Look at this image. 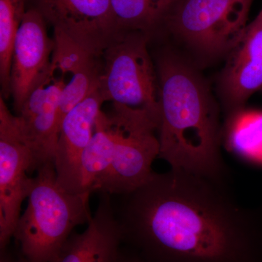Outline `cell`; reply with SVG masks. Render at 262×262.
I'll return each mask as SVG.
<instances>
[{
	"label": "cell",
	"instance_id": "6da1fadb",
	"mask_svg": "<svg viewBox=\"0 0 262 262\" xmlns=\"http://www.w3.org/2000/svg\"><path fill=\"white\" fill-rule=\"evenodd\" d=\"M230 184L153 171L114 208L122 246L148 262H262V204H243Z\"/></svg>",
	"mask_w": 262,
	"mask_h": 262
},
{
	"label": "cell",
	"instance_id": "7a4b0ae2",
	"mask_svg": "<svg viewBox=\"0 0 262 262\" xmlns=\"http://www.w3.org/2000/svg\"><path fill=\"white\" fill-rule=\"evenodd\" d=\"M159 83L158 158L170 168L231 182L222 154L220 108L196 65L172 50L156 58Z\"/></svg>",
	"mask_w": 262,
	"mask_h": 262
},
{
	"label": "cell",
	"instance_id": "3957f363",
	"mask_svg": "<svg viewBox=\"0 0 262 262\" xmlns=\"http://www.w3.org/2000/svg\"><path fill=\"white\" fill-rule=\"evenodd\" d=\"M91 193H74L58 182L53 162L33 177L28 205L13 238L23 262H52L77 226L88 224Z\"/></svg>",
	"mask_w": 262,
	"mask_h": 262
},
{
	"label": "cell",
	"instance_id": "277c9868",
	"mask_svg": "<svg viewBox=\"0 0 262 262\" xmlns=\"http://www.w3.org/2000/svg\"><path fill=\"white\" fill-rule=\"evenodd\" d=\"M253 0H179L165 28L200 59L227 56L248 25Z\"/></svg>",
	"mask_w": 262,
	"mask_h": 262
},
{
	"label": "cell",
	"instance_id": "5b68a950",
	"mask_svg": "<svg viewBox=\"0 0 262 262\" xmlns=\"http://www.w3.org/2000/svg\"><path fill=\"white\" fill-rule=\"evenodd\" d=\"M149 34L122 32L101 55L98 91L103 101L152 114L160 119L159 83L150 56Z\"/></svg>",
	"mask_w": 262,
	"mask_h": 262
},
{
	"label": "cell",
	"instance_id": "8992f818",
	"mask_svg": "<svg viewBox=\"0 0 262 262\" xmlns=\"http://www.w3.org/2000/svg\"><path fill=\"white\" fill-rule=\"evenodd\" d=\"M114 124L115 143L111 165L95 192L123 195L149 179L159 156V117L113 103L108 110Z\"/></svg>",
	"mask_w": 262,
	"mask_h": 262
},
{
	"label": "cell",
	"instance_id": "52a82bcc",
	"mask_svg": "<svg viewBox=\"0 0 262 262\" xmlns=\"http://www.w3.org/2000/svg\"><path fill=\"white\" fill-rule=\"evenodd\" d=\"M35 172L32 151L24 139L16 115L0 95V250L8 247L28 198Z\"/></svg>",
	"mask_w": 262,
	"mask_h": 262
},
{
	"label": "cell",
	"instance_id": "ba28073f",
	"mask_svg": "<svg viewBox=\"0 0 262 262\" xmlns=\"http://www.w3.org/2000/svg\"><path fill=\"white\" fill-rule=\"evenodd\" d=\"M46 23L93 54L103 51L120 34L110 0H36Z\"/></svg>",
	"mask_w": 262,
	"mask_h": 262
},
{
	"label": "cell",
	"instance_id": "9c48e42d",
	"mask_svg": "<svg viewBox=\"0 0 262 262\" xmlns=\"http://www.w3.org/2000/svg\"><path fill=\"white\" fill-rule=\"evenodd\" d=\"M54 49L48 37L46 21L36 8L27 10L13 44L10 91L15 113L51 71Z\"/></svg>",
	"mask_w": 262,
	"mask_h": 262
},
{
	"label": "cell",
	"instance_id": "30bf717a",
	"mask_svg": "<svg viewBox=\"0 0 262 262\" xmlns=\"http://www.w3.org/2000/svg\"><path fill=\"white\" fill-rule=\"evenodd\" d=\"M217 89L225 118L244 108L250 97L262 91V8L226 56Z\"/></svg>",
	"mask_w": 262,
	"mask_h": 262
},
{
	"label": "cell",
	"instance_id": "8fae6325",
	"mask_svg": "<svg viewBox=\"0 0 262 262\" xmlns=\"http://www.w3.org/2000/svg\"><path fill=\"white\" fill-rule=\"evenodd\" d=\"M67 80L51 67L49 75L29 95L17 113L19 127L32 150L35 172L53 162L59 134V103Z\"/></svg>",
	"mask_w": 262,
	"mask_h": 262
},
{
	"label": "cell",
	"instance_id": "7c38bea8",
	"mask_svg": "<svg viewBox=\"0 0 262 262\" xmlns=\"http://www.w3.org/2000/svg\"><path fill=\"white\" fill-rule=\"evenodd\" d=\"M104 103L95 91L66 115L60 125L54 165L58 182L67 190L80 192V164L94 134L95 125Z\"/></svg>",
	"mask_w": 262,
	"mask_h": 262
},
{
	"label": "cell",
	"instance_id": "4fadbf2b",
	"mask_svg": "<svg viewBox=\"0 0 262 262\" xmlns=\"http://www.w3.org/2000/svg\"><path fill=\"white\" fill-rule=\"evenodd\" d=\"M51 67L65 75L67 83L59 103V125L72 108L98 91L102 71L101 56L90 53L63 33L53 30Z\"/></svg>",
	"mask_w": 262,
	"mask_h": 262
},
{
	"label": "cell",
	"instance_id": "5bb4252c",
	"mask_svg": "<svg viewBox=\"0 0 262 262\" xmlns=\"http://www.w3.org/2000/svg\"><path fill=\"white\" fill-rule=\"evenodd\" d=\"M96 211L81 233H72L52 262H118L121 229L111 195L101 194Z\"/></svg>",
	"mask_w": 262,
	"mask_h": 262
},
{
	"label": "cell",
	"instance_id": "9a60e30c",
	"mask_svg": "<svg viewBox=\"0 0 262 262\" xmlns=\"http://www.w3.org/2000/svg\"><path fill=\"white\" fill-rule=\"evenodd\" d=\"M222 145L243 159L262 165V112L244 108L226 117Z\"/></svg>",
	"mask_w": 262,
	"mask_h": 262
},
{
	"label": "cell",
	"instance_id": "2e32d148",
	"mask_svg": "<svg viewBox=\"0 0 262 262\" xmlns=\"http://www.w3.org/2000/svg\"><path fill=\"white\" fill-rule=\"evenodd\" d=\"M179 0H110L120 32H141L151 35L165 23Z\"/></svg>",
	"mask_w": 262,
	"mask_h": 262
},
{
	"label": "cell",
	"instance_id": "e0dca14e",
	"mask_svg": "<svg viewBox=\"0 0 262 262\" xmlns=\"http://www.w3.org/2000/svg\"><path fill=\"white\" fill-rule=\"evenodd\" d=\"M26 0H0V83L4 99L11 96L10 71L13 44L22 23Z\"/></svg>",
	"mask_w": 262,
	"mask_h": 262
},
{
	"label": "cell",
	"instance_id": "ac0fdd59",
	"mask_svg": "<svg viewBox=\"0 0 262 262\" xmlns=\"http://www.w3.org/2000/svg\"><path fill=\"white\" fill-rule=\"evenodd\" d=\"M118 262H148L144 258H141L140 256L122 246L121 251H120V258Z\"/></svg>",
	"mask_w": 262,
	"mask_h": 262
},
{
	"label": "cell",
	"instance_id": "d6986e66",
	"mask_svg": "<svg viewBox=\"0 0 262 262\" xmlns=\"http://www.w3.org/2000/svg\"><path fill=\"white\" fill-rule=\"evenodd\" d=\"M0 262H23L21 258L18 254V256H15L8 249V248L1 250L0 252Z\"/></svg>",
	"mask_w": 262,
	"mask_h": 262
}]
</instances>
